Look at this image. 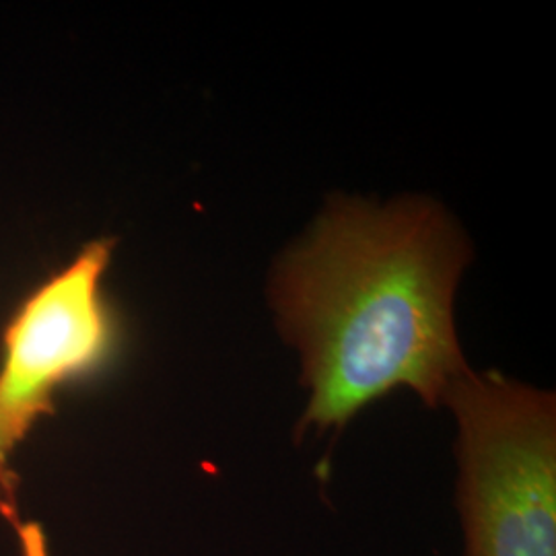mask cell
<instances>
[{
    "label": "cell",
    "mask_w": 556,
    "mask_h": 556,
    "mask_svg": "<svg viewBox=\"0 0 556 556\" xmlns=\"http://www.w3.org/2000/svg\"><path fill=\"white\" fill-rule=\"evenodd\" d=\"M466 262V239L433 202L338 200L324 213L270 289L309 390L301 433L338 431L397 388L443 404L468 371L452 316Z\"/></svg>",
    "instance_id": "6da1fadb"
},
{
    "label": "cell",
    "mask_w": 556,
    "mask_h": 556,
    "mask_svg": "<svg viewBox=\"0 0 556 556\" xmlns=\"http://www.w3.org/2000/svg\"><path fill=\"white\" fill-rule=\"evenodd\" d=\"M443 404L457 422L464 556H556L555 394L468 369Z\"/></svg>",
    "instance_id": "7a4b0ae2"
},
{
    "label": "cell",
    "mask_w": 556,
    "mask_h": 556,
    "mask_svg": "<svg viewBox=\"0 0 556 556\" xmlns=\"http://www.w3.org/2000/svg\"><path fill=\"white\" fill-rule=\"evenodd\" d=\"M116 241L85 243L21 303L2 334L0 357V486L17 495L11 457L64 386L96 374L116 344L103 278Z\"/></svg>",
    "instance_id": "3957f363"
},
{
    "label": "cell",
    "mask_w": 556,
    "mask_h": 556,
    "mask_svg": "<svg viewBox=\"0 0 556 556\" xmlns=\"http://www.w3.org/2000/svg\"><path fill=\"white\" fill-rule=\"evenodd\" d=\"M17 551L20 556H52L48 536L38 521H17Z\"/></svg>",
    "instance_id": "277c9868"
},
{
    "label": "cell",
    "mask_w": 556,
    "mask_h": 556,
    "mask_svg": "<svg viewBox=\"0 0 556 556\" xmlns=\"http://www.w3.org/2000/svg\"><path fill=\"white\" fill-rule=\"evenodd\" d=\"M0 514L7 517L9 521L17 523L20 516H17V495L15 493H9L0 486Z\"/></svg>",
    "instance_id": "5b68a950"
}]
</instances>
